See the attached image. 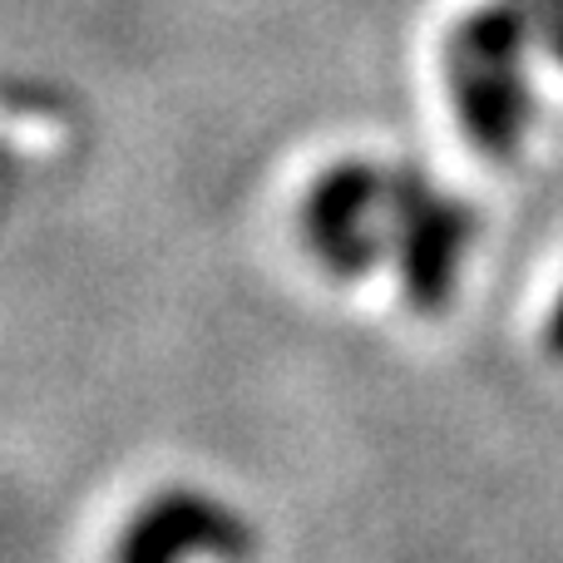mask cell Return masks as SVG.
<instances>
[{
    "mask_svg": "<svg viewBox=\"0 0 563 563\" xmlns=\"http://www.w3.org/2000/svg\"><path fill=\"white\" fill-rule=\"evenodd\" d=\"M188 549L218 559H247L257 549V539L247 529V519L223 509L218 499L174 489V495H158L154 505L139 509L129 534L119 539L114 563H174Z\"/></svg>",
    "mask_w": 563,
    "mask_h": 563,
    "instance_id": "obj_3",
    "label": "cell"
},
{
    "mask_svg": "<svg viewBox=\"0 0 563 563\" xmlns=\"http://www.w3.org/2000/svg\"><path fill=\"white\" fill-rule=\"evenodd\" d=\"M525 5H539V0H525Z\"/></svg>",
    "mask_w": 563,
    "mask_h": 563,
    "instance_id": "obj_7",
    "label": "cell"
},
{
    "mask_svg": "<svg viewBox=\"0 0 563 563\" xmlns=\"http://www.w3.org/2000/svg\"><path fill=\"white\" fill-rule=\"evenodd\" d=\"M386 233H390V253L400 257L406 297L420 311H440L450 301V287H455L460 253H465L470 233H475L470 203L430 188L426 174L400 164L390 168V188H386Z\"/></svg>",
    "mask_w": 563,
    "mask_h": 563,
    "instance_id": "obj_1",
    "label": "cell"
},
{
    "mask_svg": "<svg viewBox=\"0 0 563 563\" xmlns=\"http://www.w3.org/2000/svg\"><path fill=\"white\" fill-rule=\"evenodd\" d=\"M549 351H554V356H563V297H559L554 317H549Z\"/></svg>",
    "mask_w": 563,
    "mask_h": 563,
    "instance_id": "obj_6",
    "label": "cell"
},
{
    "mask_svg": "<svg viewBox=\"0 0 563 563\" xmlns=\"http://www.w3.org/2000/svg\"><path fill=\"white\" fill-rule=\"evenodd\" d=\"M445 79L470 144L485 148L489 158H515L519 139L529 129V114H534L525 65H489V59H475L470 49L450 45Z\"/></svg>",
    "mask_w": 563,
    "mask_h": 563,
    "instance_id": "obj_4",
    "label": "cell"
},
{
    "mask_svg": "<svg viewBox=\"0 0 563 563\" xmlns=\"http://www.w3.org/2000/svg\"><path fill=\"white\" fill-rule=\"evenodd\" d=\"M386 188H390V168L366 164V158H346V164L327 168L311 184L301 223H307L311 253L336 277L371 273L390 253Z\"/></svg>",
    "mask_w": 563,
    "mask_h": 563,
    "instance_id": "obj_2",
    "label": "cell"
},
{
    "mask_svg": "<svg viewBox=\"0 0 563 563\" xmlns=\"http://www.w3.org/2000/svg\"><path fill=\"white\" fill-rule=\"evenodd\" d=\"M539 20V40H544V49L563 65V0H539V5H529Z\"/></svg>",
    "mask_w": 563,
    "mask_h": 563,
    "instance_id": "obj_5",
    "label": "cell"
}]
</instances>
